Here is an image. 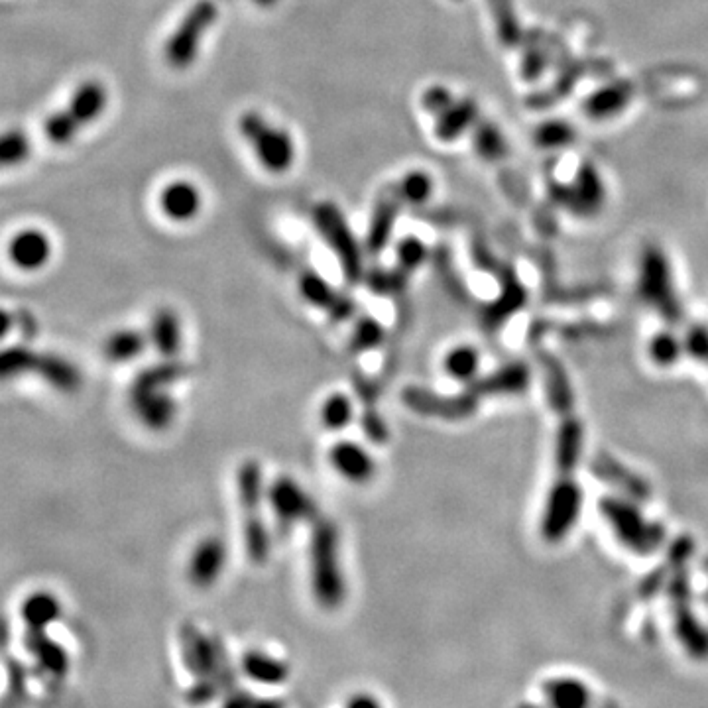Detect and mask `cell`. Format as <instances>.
Returning a JSON list of instances; mask_svg holds the SVG:
<instances>
[{
    "label": "cell",
    "instance_id": "cell-1",
    "mask_svg": "<svg viewBox=\"0 0 708 708\" xmlns=\"http://www.w3.org/2000/svg\"><path fill=\"white\" fill-rule=\"evenodd\" d=\"M309 575L315 602L335 610L345 602L347 587L339 559V530L331 520L319 518L311 524Z\"/></svg>",
    "mask_w": 708,
    "mask_h": 708
},
{
    "label": "cell",
    "instance_id": "cell-2",
    "mask_svg": "<svg viewBox=\"0 0 708 708\" xmlns=\"http://www.w3.org/2000/svg\"><path fill=\"white\" fill-rule=\"evenodd\" d=\"M236 492L242 514V533L246 555L252 563L262 565L270 557V533L262 520V467L258 461H246L236 472Z\"/></svg>",
    "mask_w": 708,
    "mask_h": 708
},
{
    "label": "cell",
    "instance_id": "cell-3",
    "mask_svg": "<svg viewBox=\"0 0 708 708\" xmlns=\"http://www.w3.org/2000/svg\"><path fill=\"white\" fill-rule=\"evenodd\" d=\"M107 105V87L97 79L85 81L73 91L69 103L63 109L44 120V136L54 146H67L85 126L103 117Z\"/></svg>",
    "mask_w": 708,
    "mask_h": 708
},
{
    "label": "cell",
    "instance_id": "cell-4",
    "mask_svg": "<svg viewBox=\"0 0 708 708\" xmlns=\"http://www.w3.org/2000/svg\"><path fill=\"white\" fill-rule=\"evenodd\" d=\"M311 219H313V227L319 231L325 244L335 252L343 276L351 284L362 282L366 274L362 262V250L354 238L343 211L331 201H321L313 207Z\"/></svg>",
    "mask_w": 708,
    "mask_h": 708
},
{
    "label": "cell",
    "instance_id": "cell-5",
    "mask_svg": "<svg viewBox=\"0 0 708 708\" xmlns=\"http://www.w3.org/2000/svg\"><path fill=\"white\" fill-rule=\"evenodd\" d=\"M238 130L254 148L258 162L268 172L284 174L294 166L295 144L288 130L274 126L254 111H248L238 118Z\"/></svg>",
    "mask_w": 708,
    "mask_h": 708
},
{
    "label": "cell",
    "instance_id": "cell-6",
    "mask_svg": "<svg viewBox=\"0 0 708 708\" xmlns=\"http://www.w3.org/2000/svg\"><path fill=\"white\" fill-rule=\"evenodd\" d=\"M181 657L185 669L195 677V681L215 683L221 691L233 693V673L229 669L227 657L219 644L205 638L193 624H185L179 634Z\"/></svg>",
    "mask_w": 708,
    "mask_h": 708
},
{
    "label": "cell",
    "instance_id": "cell-7",
    "mask_svg": "<svg viewBox=\"0 0 708 708\" xmlns=\"http://www.w3.org/2000/svg\"><path fill=\"white\" fill-rule=\"evenodd\" d=\"M219 8L213 0H197L181 18L176 30L166 42L164 58L176 71L189 69L199 56L201 42L217 22Z\"/></svg>",
    "mask_w": 708,
    "mask_h": 708
},
{
    "label": "cell",
    "instance_id": "cell-8",
    "mask_svg": "<svg viewBox=\"0 0 708 708\" xmlns=\"http://www.w3.org/2000/svg\"><path fill=\"white\" fill-rule=\"evenodd\" d=\"M490 392L482 378H474L469 382L467 390L457 394V396H437L429 390L408 386L402 392V402L408 410L425 415V417H437V419H465L476 412L478 402L482 398H488Z\"/></svg>",
    "mask_w": 708,
    "mask_h": 708
},
{
    "label": "cell",
    "instance_id": "cell-9",
    "mask_svg": "<svg viewBox=\"0 0 708 708\" xmlns=\"http://www.w3.org/2000/svg\"><path fill=\"white\" fill-rule=\"evenodd\" d=\"M270 508L282 530H292L297 524H313L319 520L315 500L295 482L292 476L276 478L268 492Z\"/></svg>",
    "mask_w": 708,
    "mask_h": 708
},
{
    "label": "cell",
    "instance_id": "cell-10",
    "mask_svg": "<svg viewBox=\"0 0 708 708\" xmlns=\"http://www.w3.org/2000/svg\"><path fill=\"white\" fill-rule=\"evenodd\" d=\"M640 294L661 309L665 317L675 319L679 315V303L675 299L671 266L657 246H648L640 260Z\"/></svg>",
    "mask_w": 708,
    "mask_h": 708
},
{
    "label": "cell",
    "instance_id": "cell-11",
    "mask_svg": "<svg viewBox=\"0 0 708 708\" xmlns=\"http://www.w3.org/2000/svg\"><path fill=\"white\" fill-rule=\"evenodd\" d=\"M602 512L616 535L636 553H651L663 537V531L648 524L632 504L610 498L602 502Z\"/></svg>",
    "mask_w": 708,
    "mask_h": 708
},
{
    "label": "cell",
    "instance_id": "cell-12",
    "mask_svg": "<svg viewBox=\"0 0 708 708\" xmlns=\"http://www.w3.org/2000/svg\"><path fill=\"white\" fill-rule=\"evenodd\" d=\"M404 207H406V203H404L396 183H390L380 189V193L376 195L370 223H368V231H366V252L368 254H372V256L382 254V250L388 246V242L392 238L398 215Z\"/></svg>",
    "mask_w": 708,
    "mask_h": 708
},
{
    "label": "cell",
    "instance_id": "cell-13",
    "mask_svg": "<svg viewBox=\"0 0 708 708\" xmlns=\"http://www.w3.org/2000/svg\"><path fill=\"white\" fill-rule=\"evenodd\" d=\"M52 254V238L36 227L20 229L6 244V256L10 264L20 272L42 270L52 260Z\"/></svg>",
    "mask_w": 708,
    "mask_h": 708
},
{
    "label": "cell",
    "instance_id": "cell-14",
    "mask_svg": "<svg viewBox=\"0 0 708 708\" xmlns=\"http://www.w3.org/2000/svg\"><path fill=\"white\" fill-rule=\"evenodd\" d=\"M299 292L307 303L325 311L331 321L345 323L356 311L353 299L349 295L337 292L321 274L313 270H303L299 276Z\"/></svg>",
    "mask_w": 708,
    "mask_h": 708
},
{
    "label": "cell",
    "instance_id": "cell-15",
    "mask_svg": "<svg viewBox=\"0 0 708 708\" xmlns=\"http://www.w3.org/2000/svg\"><path fill=\"white\" fill-rule=\"evenodd\" d=\"M130 406L140 423L150 431H164L176 419V400L168 394V388H146L132 384Z\"/></svg>",
    "mask_w": 708,
    "mask_h": 708
},
{
    "label": "cell",
    "instance_id": "cell-16",
    "mask_svg": "<svg viewBox=\"0 0 708 708\" xmlns=\"http://www.w3.org/2000/svg\"><path fill=\"white\" fill-rule=\"evenodd\" d=\"M227 565V545L219 537H205L187 563V579L195 589H211Z\"/></svg>",
    "mask_w": 708,
    "mask_h": 708
},
{
    "label": "cell",
    "instance_id": "cell-17",
    "mask_svg": "<svg viewBox=\"0 0 708 708\" xmlns=\"http://www.w3.org/2000/svg\"><path fill=\"white\" fill-rule=\"evenodd\" d=\"M329 463L345 480L366 484L376 474V463L370 453L351 441H339L329 449Z\"/></svg>",
    "mask_w": 708,
    "mask_h": 708
},
{
    "label": "cell",
    "instance_id": "cell-18",
    "mask_svg": "<svg viewBox=\"0 0 708 708\" xmlns=\"http://www.w3.org/2000/svg\"><path fill=\"white\" fill-rule=\"evenodd\" d=\"M160 207L164 215L176 223L191 221L201 211V193L191 181H172L160 195Z\"/></svg>",
    "mask_w": 708,
    "mask_h": 708
},
{
    "label": "cell",
    "instance_id": "cell-19",
    "mask_svg": "<svg viewBox=\"0 0 708 708\" xmlns=\"http://www.w3.org/2000/svg\"><path fill=\"white\" fill-rule=\"evenodd\" d=\"M563 193L567 195V207L583 213L592 215L602 207L604 201V185L598 172L592 166H583L577 174V179L573 181L571 187H565Z\"/></svg>",
    "mask_w": 708,
    "mask_h": 708
},
{
    "label": "cell",
    "instance_id": "cell-20",
    "mask_svg": "<svg viewBox=\"0 0 708 708\" xmlns=\"http://www.w3.org/2000/svg\"><path fill=\"white\" fill-rule=\"evenodd\" d=\"M24 644L46 673L54 677L67 675L69 653L59 642L48 636V630H28Z\"/></svg>",
    "mask_w": 708,
    "mask_h": 708
},
{
    "label": "cell",
    "instance_id": "cell-21",
    "mask_svg": "<svg viewBox=\"0 0 708 708\" xmlns=\"http://www.w3.org/2000/svg\"><path fill=\"white\" fill-rule=\"evenodd\" d=\"M478 120V105L474 99H455L441 115L435 117V136L441 142L461 138Z\"/></svg>",
    "mask_w": 708,
    "mask_h": 708
},
{
    "label": "cell",
    "instance_id": "cell-22",
    "mask_svg": "<svg viewBox=\"0 0 708 708\" xmlns=\"http://www.w3.org/2000/svg\"><path fill=\"white\" fill-rule=\"evenodd\" d=\"M20 616L28 630H48L61 618V602L50 590H34L22 602Z\"/></svg>",
    "mask_w": 708,
    "mask_h": 708
},
{
    "label": "cell",
    "instance_id": "cell-23",
    "mask_svg": "<svg viewBox=\"0 0 708 708\" xmlns=\"http://www.w3.org/2000/svg\"><path fill=\"white\" fill-rule=\"evenodd\" d=\"M150 341L164 360H174L181 351V323L176 311L162 307L150 323Z\"/></svg>",
    "mask_w": 708,
    "mask_h": 708
},
{
    "label": "cell",
    "instance_id": "cell-24",
    "mask_svg": "<svg viewBox=\"0 0 708 708\" xmlns=\"http://www.w3.org/2000/svg\"><path fill=\"white\" fill-rule=\"evenodd\" d=\"M240 669L260 685H282L290 677V667L264 651H246L240 659Z\"/></svg>",
    "mask_w": 708,
    "mask_h": 708
},
{
    "label": "cell",
    "instance_id": "cell-25",
    "mask_svg": "<svg viewBox=\"0 0 708 708\" xmlns=\"http://www.w3.org/2000/svg\"><path fill=\"white\" fill-rule=\"evenodd\" d=\"M36 374H40L42 380L58 392L73 394L81 388L79 368L59 354L42 353Z\"/></svg>",
    "mask_w": 708,
    "mask_h": 708
},
{
    "label": "cell",
    "instance_id": "cell-26",
    "mask_svg": "<svg viewBox=\"0 0 708 708\" xmlns=\"http://www.w3.org/2000/svg\"><path fill=\"white\" fill-rule=\"evenodd\" d=\"M42 353L28 347H4L0 349V382H12L28 374L38 372Z\"/></svg>",
    "mask_w": 708,
    "mask_h": 708
},
{
    "label": "cell",
    "instance_id": "cell-27",
    "mask_svg": "<svg viewBox=\"0 0 708 708\" xmlns=\"http://www.w3.org/2000/svg\"><path fill=\"white\" fill-rule=\"evenodd\" d=\"M148 339L136 329H120L109 335L103 345V354L113 364H124L144 353Z\"/></svg>",
    "mask_w": 708,
    "mask_h": 708
},
{
    "label": "cell",
    "instance_id": "cell-28",
    "mask_svg": "<svg viewBox=\"0 0 708 708\" xmlns=\"http://www.w3.org/2000/svg\"><path fill=\"white\" fill-rule=\"evenodd\" d=\"M32 140L22 128H8L0 132V170L22 166L32 156Z\"/></svg>",
    "mask_w": 708,
    "mask_h": 708
},
{
    "label": "cell",
    "instance_id": "cell-29",
    "mask_svg": "<svg viewBox=\"0 0 708 708\" xmlns=\"http://www.w3.org/2000/svg\"><path fill=\"white\" fill-rule=\"evenodd\" d=\"M472 144L476 154L486 162H498L506 156V138L490 120H476L472 126Z\"/></svg>",
    "mask_w": 708,
    "mask_h": 708
},
{
    "label": "cell",
    "instance_id": "cell-30",
    "mask_svg": "<svg viewBox=\"0 0 708 708\" xmlns=\"http://www.w3.org/2000/svg\"><path fill=\"white\" fill-rule=\"evenodd\" d=\"M547 703L553 707H587L590 703L589 687L577 679H557L545 685Z\"/></svg>",
    "mask_w": 708,
    "mask_h": 708
},
{
    "label": "cell",
    "instance_id": "cell-31",
    "mask_svg": "<svg viewBox=\"0 0 708 708\" xmlns=\"http://www.w3.org/2000/svg\"><path fill=\"white\" fill-rule=\"evenodd\" d=\"M632 99V91L626 85H610L594 93L587 101V113L592 118H608L618 115Z\"/></svg>",
    "mask_w": 708,
    "mask_h": 708
},
{
    "label": "cell",
    "instance_id": "cell-32",
    "mask_svg": "<svg viewBox=\"0 0 708 708\" xmlns=\"http://www.w3.org/2000/svg\"><path fill=\"white\" fill-rule=\"evenodd\" d=\"M480 368V354L471 345H461L449 351L443 360V370L459 382H472Z\"/></svg>",
    "mask_w": 708,
    "mask_h": 708
},
{
    "label": "cell",
    "instance_id": "cell-33",
    "mask_svg": "<svg viewBox=\"0 0 708 708\" xmlns=\"http://www.w3.org/2000/svg\"><path fill=\"white\" fill-rule=\"evenodd\" d=\"M386 339V331L384 327L372 319V317H362L356 327H354L351 341H349V353L353 356L358 354L370 353L374 349H378Z\"/></svg>",
    "mask_w": 708,
    "mask_h": 708
},
{
    "label": "cell",
    "instance_id": "cell-34",
    "mask_svg": "<svg viewBox=\"0 0 708 708\" xmlns=\"http://www.w3.org/2000/svg\"><path fill=\"white\" fill-rule=\"evenodd\" d=\"M353 400L347 394H333L321 408V423L327 431H343L353 421Z\"/></svg>",
    "mask_w": 708,
    "mask_h": 708
},
{
    "label": "cell",
    "instance_id": "cell-35",
    "mask_svg": "<svg viewBox=\"0 0 708 708\" xmlns=\"http://www.w3.org/2000/svg\"><path fill=\"white\" fill-rule=\"evenodd\" d=\"M398 191L406 205L419 207L427 203L433 195V179L427 172H410L402 177L398 183Z\"/></svg>",
    "mask_w": 708,
    "mask_h": 708
},
{
    "label": "cell",
    "instance_id": "cell-36",
    "mask_svg": "<svg viewBox=\"0 0 708 708\" xmlns=\"http://www.w3.org/2000/svg\"><path fill=\"white\" fill-rule=\"evenodd\" d=\"M427 252H429L427 246L419 238L408 236L398 244L396 266L412 276L413 272H417L423 266V262L427 260Z\"/></svg>",
    "mask_w": 708,
    "mask_h": 708
},
{
    "label": "cell",
    "instance_id": "cell-37",
    "mask_svg": "<svg viewBox=\"0 0 708 708\" xmlns=\"http://www.w3.org/2000/svg\"><path fill=\"white\" fill-rule=\"evenodd\" d=\"M681 354V345L675 335L659 333L649 345V356L657 366H673Z\"/></svg>",
    "mask_w": 708,
    "mask_h": 708
},
{
    "label": "cell",
    "instance_id": "cell-38",
    "mask_svg": "<svg viewBox=\"0 0 708 708\" xmlns=\"http://www.w3.org/2000/svg\"><path fill=\"white\" fill-rule=\"evenodd\" d=\"M360 427L364 431V435L376 443V445H384L388 441V427L386 421L382 419L380 412L376 410V404H364V412L360 417Z\"/></svg>",
    "mask_w": 708,
    "mask_h": 708
},
{
    "label": "cell",
    "instance_id": "cell-39",
    "mask_svg": "<svg viewBox=\"0 0 708 708\" xmlns=\"http://www.w3.org/2000/svg\"><path fill=\"white\" fill-rule=\"evenodd\" d=\"M535 138L545 148H559V146L571 144L573 130H571V124H565V122H547V124L539 126Z\"/></svg>",
    "mask_w": 708,
    "mask_h": 708
},
{
    "label": "cell",
    "instance_id": "cell-40",
    "mask_svg": "<svg viewBox=\"0 0 708 708\" xmlns=\"http://www.w3.org/2000/svg\"><path fill=\"white\" fill-rule=\"evenodd\" d=\"M455 103L453 93L443 87V85H433L429 87L423 95H421V107L425 109V113H429L431 117L441 115L447 107H451Z\"/></svg>",
    "mask_w": 708,
    "mask_h": 708
},
{
    "label": "cell",
    "instance_id": "cell-41",
    "mask_svg": "<svg viewBox=\"0 0 708 708\" xmlns=\"http://www.w3.org/2000/svg\"><path fill=\"white\" fill-rule=\"evenodd\" d=\"M12 325H14V317H12V313H10L8 309L0 307V341H4V339L10 335Z\"/></svg>",
    "mask_w": 708,
    "mask_h": 708
},
{
    "label": "cell",
    "instance_id": "cell-42",
    "mask_svg": "<svg viewBox=\"0 0 708 708\" xmlns=\"http://www.w3.org/2000/svg\"><path fill=\"white\" fill-rule=\"evenodd\" d=\"M378 701L372 699V697H364V695H358L349 701V707H376Z\"/></svg>",
    "mask_w": 708,
    "mask_h": 708
},
{
    "label": "cell",
    "instance_id": "cell-43",
    "mask_svg": "<svg viewBox=\"0 0 708 708\" xmlns=\"http://www.w3.org/2000/svg\"><path fill=\"white\" fill-rule=\"evenodd\" d=\"M258 6H262V8H272V6H276L278 4V0H254Z\"/></svg>",
    "mask_w": 708,
    "mask_h": 708
}]
</instances>
